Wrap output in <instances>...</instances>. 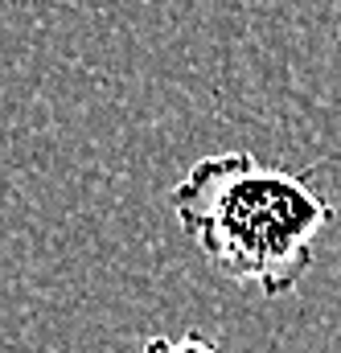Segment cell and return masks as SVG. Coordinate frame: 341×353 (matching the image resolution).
I'll return each instance as SVG.
<instances>
[{
  "label": "cell",
  "instance_id": "obj_1",
  "mask_svg": "<svg viewBox=\"0 0 341 353\" xmlns=\"http://www.w3.org/2000/svg\"><path fill=\"white\" fill-rule=\"evenodd\" d=\"M169 210L193 251L226 283L288 296L317 263V243L338 210L304 173L255 152H210L173 185Z\"/></svg>",
  "mask_w": 341,
  "mask_h": 353
},
{
  "label": "cell",
  "instance_id": "obj_2",
  "mask_svg": "<svg viewBox=\"0 0 341 353\" xmlns=\"http://www.w3.org/2000/svg\"><path fill=\"white\" fill-rule=\"evenodd\" d=\"M140 353H226L206 333H177V337H148Z\"/></svg>",
  "mask_w": 341,
  "mask_h": 353
}]
</instances>
